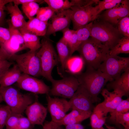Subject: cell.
Listing matches in <instances>:
<instances>
[{
  "label": "cell",
  "instance_id": "6da1fadb",
  "mask_svg": "<svg viewBox=\"0 0 129 129\" xmlns=\"http://www.w3.org/2000/svg\"><path fill=\"white\" fill-rule=\"evenodd\" d=\"M83 42L77 50L86 66L97 70L109 55V49L90 37Z\"/></svg>",
  "mask_w": 129,
  "mask_h": 129
},
{
  "label": "cell",
  "instance_id": "7a4b0ae2",
  "mask_svg": "<svg viewBox=\"0 0 129 129\" xmlns=\"http://www.w3.org/2000/svg\"><path fill=\"white\" fill-rule=\"evenodd\" d=\"M80 84L83 86L91 96L93 103L100 101L99 94L107 83L111 81L109 77L98 70L87 68L86 71L74 75Z\"/></svg>",
  "mask_w": 129,
  "mask_h": 129
},
{
  "label": "cell",
  "instance_id": "3957f363",
  "mask_svg": "<svg viewBox=\"0 0 129 129\" xmlns=\"http://www.w3.org/2000/svg\"><path fill=\"white\" fill-rule=\"evenodd\" d=\"M90 37L100 42L111 50L123 37L117 28L102 20L95 21L91 29Z\"/></svg>",
  "mask_w": 129,
  "mask_h": 129
},
{
  "label": "cell",
  "instance_id": "277c9868",
  "mask_svg": "<svg viewBox=\"0 0 129 129\" xmlns=\"http://www.w3.org/2000/svg\"><path fill=\"white\" fill-rule=\"evenodd\" d=\"M41 43V46L37 54L40 62L41 76L51 82L54 79L52 71L59 62V57L49 39L44 38Z\"/></svg>",
  "mask_w": 129,
  "mask_h": 129
},
{
  "label": "cell",
  "instance_id": "5b68a950",
  "mask_svg": "<svg viewBox=\"0 0 129 129\" xmlns=\"http://www.w3.org/2000/svg\"><path fill=\"white\" fill-rule=\"evenodd\" d=\"M0 93L4 101L12 112L22 114L33 99L29 94H23L11 86H0Z\"/></svg>",
  "mask_w": 129,
  "mask_h": 129
},
{
  "label": "cell",
  "instance_id": "8992f818",
  "mask_svg": "<svg viewBox=\"0 0 129 129\" xmlns=\"http://www.w3.org/2000/svg\"><path fill=\"white\" fill-rule=\"evenodd\" d=\"M16 61L22 72L34 77L41 76L40 62L36 51L30 50L21 54H16L10 57Z\"/></svg>",
  "mask_w": 129,
  "mask_h": 129
},
{
  "label": "cell",
  "instance_id": "52a82bcc",
  "mask_svg": "<svg viewBox=\"0 0 129 129\" xmlns=\"http://www.w3.org/2000/svg\"><path fill=\"white\" fill-rule=\"evenodd\" d=\"M129 68V57L109 55L97 70L107 75L111 81L119 77Z\"/></svg>",
  "mask_w": 129,
  "mask_h": 129
},
{
  "label": "cell",
  "instance_id": "ba28073f",
  "mask_svg": "<svg viewBox=\"0 0 129 129\" xmlns=\"http://www.w3.org/2000/svg\"><path fill=\"white\" fill-rule=\"evenodd\" d=\"M92 5L74 6L70 8L72 11L71 20L74 30H77L97 18L99 13V7L98 5L95 7Z\"/></svg>",
  "mask_w": 129,
  "mask_h": 129
},
{
  "label": "cell",
  "instance_id": "9c48e42d",
  "mask_svg": "<svg viewBox=\"0 0 129 129\" xmlns=\"http://www.w3.org/2000/svg\"><path fill=\"white\" fill-rule=\"evenodd\" d=\"M51 82L52 86L49 94L65 99H70L80 85L77 79L72 75L64 76L60 80L54 79Z\"/></svg>",
  "mask_w": 129,
  "mask_h": 129
},
{
  "label": "cell",
  "instance_id": "30bf717a",
  "mask_svg": "<svg viewBox=\"0 0 129 129\" xmlns=\"http://www.w3.org/2000/svg\"><path fill=\"white\" fill-rule=\"evenodd\" d=\"M17 84L21 89L36 94H49L50 89L42 80L23 73L17 82Z\"/></svg>",
  "mask_w": 129,
  "mask_h": 129
},
{
  "label": "cell",
  "instance_id": "8fae6325",
  "mask_svg": "<svg viewBox=\"0 0 129 129\" xmlns=\"http://www.w3.org/2000/svg\"><path fill=\"white\" fill-rule=\"evenodd\" d=\"M46 99L51 121L56 123L61 121L66 114V112L70 109L68 101L63 98L52 97L49 94H46Z\"/></svg>",
  "mask_w": 129,
  "mask_h": 129
},
{
  "label": "cell",
  "instance_id": "7c38bea8",
  "mask_svg": "<svg viewBox=\"0 0 129 129\" xmlns=\"http://www.w3.org/2000/svg\"><path fill=\"white\" fill-rule=\"evenodd\" d=\"M72 11L70 9L55 11L48 22L45 35L49 36L69 28Z\"/></svg>",
  "mask_w": 129,
  "mask_h": 129
},
{
  "label": "cell",
  "instance_id": "4fadbf2b",
  "mask_svg": "<svg viewBox=\"0 0 129 129\" xmlns=\"http://www.w3.org/2000/svg\"><path fill=\"white\" fill-rule=\"evenodd\" d=\"M68 101L70 109L86 112H92L94 108L91 96L87 90L80 84L77 90Z\"/></svg>",
  "mask_w": 129,
  "mask_h": 129
},
{
  "label": "cell",
  "instance_id": "5bb4252c",
  "mask_svg": "<svg viewBox=\"0 0 129 129\" xmlns=\"http://www.w3.org/2000/svg\"><path fill=\"white\" fill-rule=\"evenodd\" d=\"M10 37L2 48L11 56L19 51L26 49L22 36L20 31L14 27L10 20L7 21Z\"/></svg>",
  "mask_w": 129,
  "mask_h": 129
},
{
  "label": "cell",
  "instance_id": "9a60e30c",
  "mask_svg": "<svg viewBox=\"0 0 129 129\" xmlns=\"http://www.w3.org/2000/svg\"><path fill=\"white\" fill-rule=\"evenodd\" d=\"M101 93L104 100L94 108L101 111L106 116L108 113L112 112L116 108L122 101L123 96L114 91L110 92L106 89H103Z\"/></svg>",
  "mask_w": 129,
  "mask_h": 129
},
{
  "label": "cell",
  "instance_id": "2e32d148",
  "mask_svg": "<svg viewBox=\"0 0 129 129\" xmlns=\"http://www.w3.org/2000/svg\"><path fill=\"white\" fill-rule=\"evenodd\" d=\"M129 0H122L113 8L106 10L102 15L103 20L112 24H118L123 18L129 15Z\"/></svg>",
  "mask_w": 129,
  "mask_h": 129
},
{
  "label": "cell",
  "instance_id": "e0dca14e",
  "mask_svg": "<svg viewBox=\"0 0 129 129\" xmlns=\"http://www.w3.org/2000/svg\"><path fill=\"white\" fill-rule=\"evenodd\" d=\"M35 97V101L27 107L25 112L32 125L43 126L47 114V109L38 102V96H36Z\"/></svg>",
  "mask_w": 129,
  "mask_h": 129
},
{
  "label": "cell",
  "instance_id": "ac0fdd59",
  "mask_svg": "<svg viewBox=\"0 0 129 129\" xmlns=\"http://www.w3.org/2000/svg\"><path fill=\"white\" fill-rule=\"evenodd\" d=\"M48 25V22H44L33 17L18 30L21 33H28L38 36H44L46 35Z\"/></svg>",
  "mask_w": 129,
  "mask_h": 129
},
{
  "label": "cell",
  "instance_id": "d6986e66",
  "mask_svg": "<svg viewBox=\"0 0 129 129\" xmlns=\"http://www.w3.org/2000/svg\"><path fill=\"white\" fill-rule=\"evenodd\" d=\"M109 89H113L123 96L129 94V68L116 79L110 81L107 85Z\"/></svg>",
  "mask_w": 129,
  "mask_h": 129
},
{
  "label": "cell",
  "instance_id": "ffe728a7",
  "mask_svg": "<svg viewBox=\"0 0 129 129\" xmlns=\"http://www.w3.org/2000/svg\"><path fill=\"white\" fill-rule=\"evenodd\" d=\"M92 112L76 109H72L70 113L66 115L62 120L55 123L60 126L81 123L82 121L90 117Z\"/></svg>",
  "mask_w": 129,
  "mask_h": 129
},
{
  "label": "cell",
  "instance_id": "44dd1931",
  "mask_svg": "<svg viewBox=\"0 0 129 129\" xmlns=\"http://www.w3.org/2000/svg\"><path fill=\"white\" fill-rule=\"evenodd\" d=\"M56 46L60 64L59 72L63 75L64 73L67 62L71 56V50L68 44L61 38L57 43Z\"/></svg>",
  "mask_w": 129,
  "mask_h": 129
},
{
  "label": "cell",
  "instance_id": "7402d4cb",
  "mask_svg": "<svg viewBox=\"0 0 129 129\" xmlns=\"http://www.w3.org/2000/svg\"><path fill=\"white\" fill-rule=\"evenodd\" d=\"M12 2L9 3L6 7V9L10 14L12 24L19 29L24 25L26 22L18 6L13 5Z\"/></svg>",
  "mask_w": 129,
  "mask_h": 129
},
{
  "label": "cell",
  "instance_id": "603a6c76",
  "mask_svg": "<svg viewBox=\"0 0 129 129\" xmlns=\"http://www.w3.org/2000/svg\"><path fill=\"white\" fill-rule=\"evenodd\" d=\"M21 71L17 65H13L5 72L0 81V86L2 87L10 86L19 79Z\"/></svg>",
  "mask_w": 129,
  "mask_h": 129
},
{
  "label": "cell",
  "instance_id": "cb8c5ba5",
  "mask_svg": "<svg viewBox=\"0 0 129 129\" xmlns=\"http://www.w3.org/2000/svg\"><path fill=\"white\" fill-rule=\"evenodd\" d=\"M44 2L54 11L67 10L75 6L74 0H44Z\"/></svg>",
  "mask_w": 129,
  "mask_h": 129
},
{
  "label": "cell",
  "instance_id": "d4e9b609",
  "mask_svg": "<svg viewBox=\"0 0 129 129\" xmlns=\"http://www.w3.org/2000/svg\"><path fill=\"white\" fill-rule=\"evenodd\" d=\"M92 23V22H91L76 30L77 38L74 49V52L77 50L83 42L87 40L90 37L91 29Z\"/></svg>",
  "mask_w": 129,
  "mask_h": 129
},
{
  "label": "cell",
  "instance_id": "484cf974",
  "mask_svg": "<svg viewBox=\"0 0 129 129\" xmlns=\"http://www.w3.org/2000/svg\"><path fill=\"white\" fill-rule=\"evenodd\" d=\"M27 48L32 51H36L41 46L40 39L38 36L26 33H21Z\"/></svg>",
  "mask_w": 129,
  "mask_h": 129
},
{
  "label": "cell",
  "instance_id": "4316f807",
  "mask_svg": "<svg viewBox=\"0 0 129 129\" xmlns=\"http://www.w3.org/2000/svg\"><path fill=\"white\" fill-rule=\"evenodd\" d=\"M63 36L61 38L69 46L71 50V54L74 52V49L76 44L77 36L76 30L67 28L62 31Z\"/></svg>",
  "mask_w": 129,
  "mask_h": 129
},
{
  "label": "cell",
  "instance_id": "83f0119b",
  "mask_svg": "<svg viewBox=\"0 0 129 129\" xmlns=\"http://www.w3.org/2000/svg\"><path fill=\"white\" fill-rule=\"evenodd\" d=\"M129 53V37H123L110 50L109 54L110 55H118L120 54Z\"/></svg>",
  "mask_w": 129,
  "mask_h": 129
},
{
  "label": "cell",
  "instance_id": "f1b7e54d",
  "mask_svg": "<svg viewBox=\"0 0 129 129\" xmlns=\"http://www.w3.org/2000/svg\"><path fill=\"white\" fill-rule=\"evenodd\" d=\"M90 116L91 125L92 129H96L103 127L107 117L104 116L99 110L94 108Z\"/></svg>",
  "mask_w": 129,
  "mask_h": 129
},
{
  "label": "cell",
  "instance_id": "f546056e",
  "mask_svg": "<svg viewBox=\"0 0 129 129\" xmlns=\"http://www.w3.org/2000/svg\"><path fill=\"white\" fill-rule=\"evenodd\" d=\"M129 98L125 100H122L116 108L112 112L110 113V117L109 118L111 123L115 124V120L118 114L124 113L129 112Z\"/></svg>",
  "mask_w": 129,
  "mask_h": 129
},
{
  "label": "cell",
  "instance_id": "4dcf8cb0",
  "mask_svg": "<svg viewBox=\"0 0 129 129\" xmlns=\"http://www.w3.org/2000/svg\"><path fill=\"white\" fill-rule=\"evenodd\" d=\"M40 8L37 3L33 2L23 4L22 6L23 12L29 20L32 19L36 15Z\"/></svg>",
  "mask_w": 129,
  "mask_h": 129
},
{
  "label": "cell",
  "instance_id": "1f68e13d",
  "mask_svg": "<svg viewBox=\"0 0 129 129\" xmlns=\"http://www.w3.org/2000/svg\"><path fill=\"white\" fill-rule=\"evenodd\" d=\"M55 11L48 6L40 7L36 17L42 21L48 22Z\"/></svg>",
  "mask_w": 129,
  "mask_h": 129
},
{
  "label": "cell",
  "instance_id": "d6a6232c",
  "mask_svg": "<svg viewBox=\"0 0 129 129\" xmlns=\"http://www.w3.org/2000/svg\"><path fill=\"white\" fill-rule=\"evenodd\" d=\"M12 112L7 105H0V129H3Z\"/></svg>",
  "mask_w": 129,
  "mask_h": 129
},
{
  "label": "cell",
  "instance_id": "836d02e7",
  "mask_svg": "<svg viewBox=\"0 0 129 129\" xmlns=\"http://www.w3.org/2000/svg\"><path fill=\"white\" fill-rule=\"evenodd\" d=\"M118 30L124 37H129V17L128 15L122 18L118 24Z\"/></svg>",
  "mask_w": 129,
  "mask_h": 129
},
{
  "label": "cell",
  "instance_id": "e575fe53",
  "mask_svg": "<svg viewBox=\"0 0 129 129\" xmlns=\"http://www.w3.org/2000/svg\"><path fill=\"white\" fill-rule=\"evenodd\" d=\"M22 115L12 112L6 122L5 129H14L17 125L19 118Z\"/></svg>",
  "mask_w": 129,
  "mask_h": 129
},
{
  "label": "cell",
  "instance_id": "d590c367",
  "mask_svg": "<svg viewBox=\"0 0 129 129\" xmlns=\"http://www.w3.org/2000/svg\"><path fill=\"white\" fill-rule=\"evenodd\" d=\"M115 124H121L124 128L129 129V112L118 115L116 118Z\"/></svg>",
  "mask_w": 129,
  "mask_h": 129
},
{
  "label": "cell",
  "instance_id": "8d00e7d4",
  "mask_svg": "<svg viewBox=\"0 0 129 129\" xmlns=\"http://www.w3.org/2000/svg\"><path fill=\"white\" fill-rule=\"evenodd\" d=\"M34 126L27 118L22 115L19 118L17 125L14 129H32Z\"/></svg>",
  "mask_w": 129,
  "mask_h": 129
},
{
  "label": "cell",
  "instance_id": "74e56055",
  "mask_svg": "<svg viewBox=\"0 0 129 129\" xmlns=\"http://www.w3.org/2000/svg\"><path fill=\"white\" fill-rule=\"evenodd\" d=\"M10 34L8 29L0 27V47L2 48L5 43L10 38Z\"/></svg>",
  "mask_w": 129,
  "mask_h": 129
},
{
  "label": "cell",
  "instance_id": "f35d334b",
  "mask_svg": "<svg viewBox=\"0 0 129 129\" xmlns=\"http://www.w3.org/2000/svg\"><path fill=\"white\" fill-rule=\"evenodd\" d=\"M13 63L6 59L0 60V81Z\"/></svg>",
  "mask_w": 129,
  "mask_h": 129
},
{
  "label": "cell",
  "instance_id": "ab89813d",
  "mask_svg": "<svg viewBox=\"0 0 129 129\" xmlns=\"http://www.w3.org/2000/svg\"><path fill=\"white\" fill-rule=\"evenodd\" d=\"M122 0H112L110 2L107 3L103 6L100 8L99 13L105 10H108L115 7L118 4L120 3Z\"/></svg>",
  "mask_w": 129,
  "mask_h": 129
},
{
  "label": "cell",
  "instance_id": "60d3db41",
  "mask_svg": "<svg viewBox=\"0 0 129 129\" xmlns=\"http://www.w3.org/2000/svg\"><path fill=\"white\" fill-rule=\"evenodd\" d=\"M42 129H64L61 126L58 125L52 121L45 122L43 126Z\"/></svg>",
  "mask_w": 129,
  "mask_h": 129
},
{
  "label": "cell",
  "instance_id": "b9f144b4",
  "mask_svg": "<svg viewBox=\"0 0 129 129\" xmlns=\"http://www.w3.org/2000/svg\"><path fill=\"white\" fill-rule=\"evenodd\" d=\"M34 2L37 3H41L44 2V0H12V2L14 5L18 6L20 4H23L31 2Z\"/></svg>",
  "mask_w": 129,
  "mask_h": 129
},
{
  "label": "cell",
  "instance_id": "7bdbcfd3",
  "mask_svg": "<svg viewBox=\"0 0 129 129\" xmlns=\"http://www.w3.org/2000/svg\"><path fill=\"white\" fill-rule=\"evenodd\" d=\"M11 57L4 49L0 47V60H7L10 59Z\"/></svg>",
  "mask_w": 129,
  "mask_h": 129
},
{
  "label": "cell",
  "instance_id": "ee69618b",
  "mask_svg": "<svg viewBox=\"0 0 129 129\" xmlns=\"http://www.w3.org/2000/svg\"><path fill=\"white\" fill-rule=\"evenodd\" d=\"M65 129H84V128L81 123H79L66 125Z\"/></svg>",
  "mask_w": 129,
  "mask_h": 129
},
{
  "label": "cell",
  "instance_id": "f6af8a7d",
  "mask_svg": "<svg viewBox=\"0 0 129 129\" xmlns=\"http://www.w3.org/2000/svg\"><path fill=\"white\" fill-rule=\"evenodd\" d=\"M12 0H0V10L4 11L5 5L11 2H12Z\"/></svg>",
  "mask_w": 129,
  "mask_h": 129
},
{
  "label": "cell",
  "instance_id": "bcb514c9",
  "mask_svg": "<svg viewBox=\"0 0 129 129\" xmlns=\"http://www.w3.org/2000/svg\"><path fill=\"white\" fill-rule=\"evenodd\" d=\"M112 0H104L102 1L99 0L98 5L100 8L107 3L111 1Z\"/></svg>",
  "mask_w": 129,
  "mask_h": 129
},
{
  "label": "cell",
  "instance_id": "7dc6e473",
  "mask_svg": "<svg viewBox=\"0 0 129 129\" xmlns=\"http://www.w3.org/2000/svg\"><path fill=\"white\" fill-rule=\"evenodd\" d=\"M4 17V11L0 10V25L2 23Z\"/></svg>",
  "mask_w": 129,
  "mask_h": 129
},
{
  "label": "cell",
  "instance_id": "c3c4849f",
  "mask_svg": "<svg viewBox=\"0 0 129 129\" xmlns=\"http://www.w3.org/2000/svg\"><path fill=\"white\" fill-rule=\"evenodd\" d=\"M105 124L108 129H116L114 127L111 126H110L107 125L106 124Z\"/></svg>",
  "mask_w": 129,
  "mask_h": 129
},
{
  "label": "cell",
  "instance_id": "681fc988",
  "mask_svg": "<svg viewBox=\"0 0 129 129\" xmlns=\"http://www.w3.org/2000/svg\"><path fill=\"white\" fill-rule=\"evenodd\" d=\"M3 101L2 97L0 93V103Z\"/></svg>",
  "mask_w": 129,
  "mask_h": 129
},
{
  "label": "cell",
  "instance_id": "f907efd6",
  "mask_svg": "<svg viewBox=\"0 0 129 129\" xmlns=\"http://www.w3.org/2000/svg\"><path fill=\"white\" fill-rule=\"evenodd\" d=\"M96 129H104L103 127L98 128Z\"/></svg>",
  "mask_w": 129,
  "mask_h": 129
},
{
  "label": "cell",
  "instance_id": "816d5d0a",
  "mask_svg": "<svg viewBox=\"0 0 129 129\" xmlns=\"http://www.w3.org/2000/svg\"><path fill=\"white\" fill-rule=\"evenodd\" d=\"M126 129L125 128H124V129Z\"/></svg>",
  "mask_w": 129,
  "mask_h": 129
}]
</instances>
